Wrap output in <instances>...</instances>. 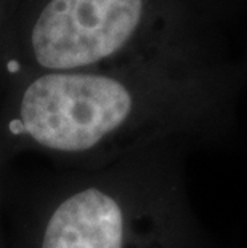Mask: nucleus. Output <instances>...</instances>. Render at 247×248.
<instances>
[{"label":"nucleus","instance_id":"nucleus-3","mask_svg":"<svg viewBox=\"0 0 247 248\" xmlns=\"http://www.w3.org/2000/svg\"><path fill=\"white\" fill-rule=\"evenodd\" d=\"M124 218L117 202L98 189L72 195L55 210L42 248H122Z\"/></svg>","mask_w":247,"mask_h":248},{"label":"nucleus","instance_id":"nucleus-2","mask_svg":"<svg viewBox=\"0 0 247 248\" xmlns=\"http://www.w3.org/2000/svg\"><path fill=\"white\" fill-rule=\"evenodd\" d=\"M143 0H49L31 32L37 62L55 72L92 66L132 39Z\"/></svg>","mask_w":247,"mask_h":248},{"label":"nucleus","instance_id":"nucleus-1","mask_svg":"<svg viewBox=\"0 0 247 248\" xmlns=\"http://www.w3.org/2000/svg\"><path fill=\"white\" fill-rule=\"evenodd\" d=\"M132 110V96L111 77L50 72L31 83L21 99V122L40 146L81 152L117 130Z\"/></svg>","mask_w":247,"mask_h":248}]
</instances>
